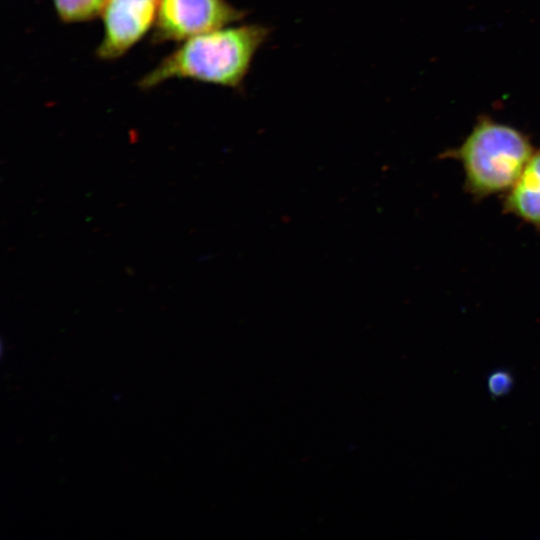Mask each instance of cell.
<instances>
[{"label": "cell", "mask_w": 540, "mask_h": 540, "mask_svg": "<svg viewBox=\"0 0 540 540\" xmlns=\"http://www.w3.org/2000/svg\"><path fill=\"white\" fill-rule=\"evenodd\" d=\"M270 30L258 24L222 27L182 41L138 82L153 88L172 78L238 87Z\"/></svg>", "instance_id": "cell-1"}, {"label": "cell", "mask_w": 540, "mask_h": 540, "mask_svg": "<svg viewBox=\"0 0 540 540\" xmlns=\"http://www.w3.org/2000/svg\"><path fill=\"white\" fill-rule=\"evenodd\" d=\"M533 152L525 133L488 116H481L462 143L443 156L460 163L465 190L473 198L481 200L506 193Z\"/></svg>", "instance_id": "cell-2"}, {"label": "cell", "mask_w": 540, "mask_h": 540, "mask_svg": "<svg viewBox=\"0 0 540 540\" xmlns=\"http://www.w3.org/2000/svg\"><path fill=\"white\" fill-rule=\"evenodd\" d=\"M227 0H160L151 41H184L241 20Z\"/></svg>", "instance_id": "cell-3"}, {"label": "cell", "mask_w": 540, "mask_h": 540, "mask_svg": "<svg viewBox=\"0 0 540 540\" xmlns=\"http://www.w3.org/2000/svg\"><path fill=\"white\" fill-rule=\"evenodd\" d=\"M160 0H108L102 13L104 34L96 54L114 60L131 49L155 24Z\"/></svg>", "instance_id": "cell-4"}, {"label": "cell", "mask_w": 540, "mask_h": 540, "mask_svg": "<svg viewBox=\"0 0 540 540\" xmlns=\"http://www.w3.org/2000/svg\"><path fill=\"white\" fill-rule=\"evenodd\" d=\"M503 211L540 229V148L532 153L518 179L505 193Z\"/></svg>", "instance_id": "cell-5"}, {"label": "cell", "mask_w": 540, "mask_h": 540, "mask_svg": "<svg viewBox=\"0 0 540 540\" xmlns=\"http://www.w3.org/2000/svg\"><path fill=\"white\" fill-rule=\"evenodd\" d=\"M108 0H53L58 18L65 23L89 21L102 15Z\"/></svg>", "instance_id": "cell-6"}, {"label": "cell", "mask_w": 540, "mask_h": 540, "mask_svg": "<svg viewBox=\"0 0 540 540\" xmlns=\"http://www.w3.org/2000/svg\"><path fill=\"white\" fill-rule=\"evenodd\" d=\"M513 373L506 368H497L487 377V390L493 400L507 396L514 387Z\"/></svg>", "instance_id": "cell-7"}]
</instances>
